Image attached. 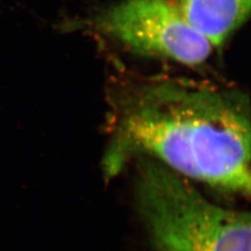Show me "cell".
I'll return each mask as SVG.
<instances>
[{"instance_id": "obj_3", "label": "cell", "mask_w": 251, "mask_h": 251, "mask_svg": "<svg viewBox=\"0 0 251 251\" xmlns=\"http://www.w3.org/2000/svg\"><path fill=\"white\" fill-rule=\"evenodd\" d=\"M93 25L135 53L185 65L202 64L214 50L173 0H123L100 12Z\"/></svg>"}, {"instance_id": "obj_2", "label": "cell", "mask_w": 251, "mask_h": 251, "mask_svg": "<svg viewBox=\"0 0 251 251\" xmlns=\"http://www.w3.org/2000/svg\"><path fill=\"white\" fill-rule=\"evenodd\" d=\"M136 193L156 251H251V213L210 202L159 162L144 158Z\"/></svg>"}, {"instance_id": "obj_1", "label": "cell", "mask_w": 251, "mask_h": 251, "mask_svg": "<svg viewBox=\"0 0 251 251\" xmlns=\"http://www.w3.org/2000/svg\"><path fill=\"white\" fill-rule=\"evenodd\" d=\"M146 157L251 199V106L243 94L171 77L129 84L112 104L108 177Z\"/></svg>"}, {"instance_id": "obj_4", "label": "cell", "mask_w": 251, "mask_h": 251, "mask_svg": "<svg viewBox=\"0 0 251 251\" xmlns=\"http://www.w3.org/2000/svg\"><path fill=\"white\" fill-rule=\"evenodd\" d=\"M190 25L214 47L251 16V0H173Z\"/></svg>"}]
</instances>
